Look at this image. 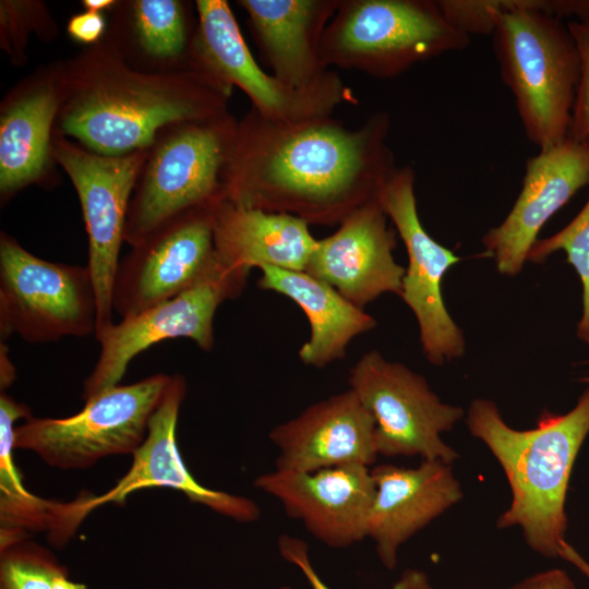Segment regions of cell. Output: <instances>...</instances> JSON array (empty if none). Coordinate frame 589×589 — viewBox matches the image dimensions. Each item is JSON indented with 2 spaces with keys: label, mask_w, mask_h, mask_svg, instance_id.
<instances>
[{
  "label": "cell",
  "mask_w": 589,
  "mask_h": 589,
  "mask_svg": "<svg viewBox=\"0 0 589 589\" xmlns=\"http://www.w3.org/2000/svg\"><path fill=\"white\" fill-rule=\"evenodd\" d=\"M196 9L194 63L228 89L241 88L262 116L293 123L330 117L337 106L353 100L344 83L299 91L265 72L250 52L227 1L199 0Z\"/></svg>",
  "instance_id": "obj_14"
},
{
  "label": "cell",
  "mask_w": 589,
  "mask_h": 589,
  "mask_svg": "<svg viewBox=\"0 0 589 589\" xmlns=\"http://www.w3.org/2000/svg\"><path fill=\"white\" fill-rule=\"evenodd\" d=\"M377 201L407 251L408 266L400 297L416 316L425 358L434 365L461 358L466 351L465 336L442 294L445 274L461 259L423 228L417 211L412 168H396Z\"/></svg>",
  "instance_id": "obj_13"
},
{
  "label": "cell",
  "mask_w": 589,
  "mask_h": 589,
  "mask_svg": "<svg viewBox=\"0 0 589 589\" xmlns=\"http://www.w3.org/2000/svg\"><path fill=\"white\" fill-rule=\"evenodd\" d=\"M64 98L63 80L44 77L17 95L0 119V192L8 199L48 167L50 131Z\"/></svg>",
  "instance_id": "obj_24"
},
{
  "label": "cell",
  "mask_w": 589,
  "mask_h": 589,
  "mask_svg": "<svg viewBox=\"0 0 589 589\" xmlns=\"http://www.w3.org/2000/svg\"><path fill=\"white\" fill-rule=\"evenodd\" d=\"M31 409L8 394L0 395V548L28 538L29 531L48 530L52 501L31 494L13 460L15 422L29 418Z\"/></svg>",
  "instance_id": "obj_25"
},
{
  "label": "cell",
  "mask_w": 589,
  "mask_h": 589,
  "mask_svg": "<svg viewBox=\"0 0 589 589\" xmlns=\"http://www.w3.org/2000/svg\"><path fill=\"white\" fill-rule=\"evenodd\" d=\"M212 208L195 209L166 223L120 261L112 306L122 318L169 300L204 281L231 278L214 248Z\"/></svg>",
  "instance_id": "obj_12"
},
{
  "label": "cell",
  "mask_w": 589,
  "mask_h": 589,
  "mask_svg": "<svg viewBox=\"0 0 589 589\" xmlns=\"http://www.w3.org/2000/svg\"><path fill=\"white\" fill-rule=\"evenodd\" d=\"M268 437L279 453L276 469L313 472L349 465L371 467L378 456L375 421L350 388L275 425Z\"/></svg>",
  "instance_id": "obj_19"
},
{
  "label": "cell",
  "mask_w": 589,
  "mask_h": 589,
  "mask_svg": "<svg viewBox=\"0 0 589 589\" xmlns=\"http://www.w3.org/2000/svg\"><path fill=\"white\" fill-rule=\"evenodd\" d=\"M561 558L573 564L589 578V563L566 540L562 543Z\"/></svg>",
  "instance_id": "obj_33"
},
{
  "label": "cell",
  "mask_w": 589,
  "mask_h": 589,
  "mask_svg": "<svg viewBox=\"0 0 589 589\" xmlns=\"http://www.w3.org/2000/svg\"><path fill=\"white\" fill-rule=\"evenodd\" d=\"M97 298L88 266L49 262L0 237V336L28 342L87 337L97 330Z\"/></svg>",
  "instance_id": "obj_8"
},
{
  "label": "cell",
  "mask_w": 589,
  "mask_h": 589,
  "mask_svg": "<svg viewBox=\"0 0 589 589\" xmlns=\"http://www.w3.org/2000/svg\"><path fill=\"white\" fill-rule=\"evenodd\" d=\"M105 29V20L100 13L85 11L73 15L68 23V32L75 40L91 44L99 39Z\"/></svg>",
  "instance_id": "obj_31"
},
{
  "label": "cell",
  "mask_w": 589,
  "mask_h": 589,
  "mask_svg": "<svg viewBox=\"0 0 589 589\" xmlns=\"http://www.w3.org/2000/svg\"><path fill=\"white\" fill-rule=\"evenodd\" d=\"M261 271L259 287L290 298L308 317L310 338L298 352L305 365L323 368L342 359L351 339L376 325L375 318L363 309L305 272L273 266Z\"/></svg>",
  "instance_id": "obj_23"
},
{
  "label": "cell",
  "mask_w": 589,
  "mask_h": 589,
  "mask_svg": "<svg viewBox=\"0 0 589 589\" xmlns=\"http://www.w3.org/2000/svg\"><path fill=\"white\" fill-rule=\"evenodd\" d=\"M509 589H576V586L566 572L554 568L528 576Z\"/></svg>",
  "instance_id": "obj_32"
},
{
  "label": "cell",
  "mask_w": 589,
  "mask_h": 589,
  "mask_svg": "<svg viewBox=\"0 0 589 589\" xmlns=\"http://www.w3.org/2000/svg\"><path fill=\"white\" fill-rule=\"evenodd\" d=\"M389 128L386 112L353 129L332 117L275 121L251 108L238 123L225 200L309 225L340 224L377 200L397 168L387 145Z\"/></svg>",
  "instance_id": "obj_1"
},
{
  "label": "cell",
  "mask_w": 589,
  "mask_h": 589,
  "mask_svg": "<svg viewBox=\"0 0 589 589\" xmlns=\"http://www.w3.org/2000/svg\"><path fill=\"white\" fill-rule=\"evenodd\" d=\"M539 0H495L493 46L528 140L540 149L569 137L579 58L567 23Z\"/></svg>",
  "instance_id": "obj_4"
},
{
  "label": "cell",
  "mask_w": 589,
  "mask_h": 589,
  "mask_svg": "<svg viewBox=\"0 0 589 589\" xmlns=\"http://www.w3.org/2000/svg\"><path fill=\"white\" fill-rule=\"evenodd\" d=\"M589 184V148L570 137L526 163L522 187L506 218L482 238L500 274L516 276L549 219Z\"/></svg>",
  "instance_id": "obj_17"
},
{
  "label": "cell",
  "mask_w": 589,
  "mask_h": 589,
  "mask_svg": "<svg viewBox=\"0 0 589 589\" xmlns=\"http://www.w3.org/2000/svg\"><path fill=\"white\" fill-rule=\"evenodd\" d=\"M0 589H86L67 567L28 538L0 549Z\"/></svg>",
  "instance_id": "obj_26"
},
{
  "label": "cell",
  "mask_w": 589,
  "mask_h": 589,
  "mask_svg": "<svg viewBox=\"0 0 589 589\" xmlns=\"http://www.w3.org/2000/svg\"><path fill=\"white\" fill-rule=\"evenodd\" d=\"M213 236L220 267L244 283L254 267L304 272L317 244L309 224L299 217L227 200L214 207Z\"/></svg>",
  "instance_id": "obj_22"
},
{
  "label": "cell",
  "mask_w": 589,
  "mask_h": 589,
  "mask_svg": "<svg viewBox=\"0 0 589 589\" xmlns=\"http://www.w3.org/2000/svg\"><path fill=\"white\" fill-rule=\"evenodd\" d=\"M243 287L244 284L231 278L204 281L113 323L96 337L100 351L83 382V400L119 385L130 362L159 341L190 338L202 350H212L216 310L224 301L239 296Z\"/></svg>",
  "instance_id": "obj_15"
},
{
  "label": "cell",
  "mask_w": 589,
  "mask_h": 589,
  "mask_svg": "<svg viewBox=\"0 0 589 589\" xmlns=\"http://www.w3.org/2000/svg\"><path fill=\"white\" fill-rule=\"evenodd\" d=\"M52 155L70 177L82 207L88 236L87 266L97 298V337L113 324L112 292L120 247L132 192L148 152L105 156L59 137L52 144Z\"/></svg>",
  "instance_id": "obj_11"
},
{
  "label": "cell",
  "mask_w": 589,
  "mask_h": 589,
  "mask_svg": "<svg viewBox=\"0 0 589 589\" xmlns=\"http://www.w3.org/2000/svg\"><path fill=\"white\" fill-rule=\"evenodd\" d=\"M387 219L377 200L360 206L317 240L304 272L360 309L386 292L400 296L406 268L394 259L397 232Z\"/></svg>",
  "instance_id": "obj_18"
},
{
  "label": "cell",
  "mask_w": 589,
  "mask_h": 589,
  "mask_svg": "<svg viewBox=\"0 0 589 589\" xmlns=\"http://www.w3.org/2000/svg\"><path fill=\"white\" fill-rule=\"evenodd\" d=\"M185 393V378L180 374L171 375L164 397L149 420L147 435L132 454L129 471L112 489L99 496H81L70 503H52L48 529L52 544H64L95 508L107 503L123 505L129 494L147 488L180 491L191 502L238 522H253L260 518L261 509L254 501L206 488L185 467L176 442V428Z\"/></svg>",
  "instance_id": "obj_9"
},
{
  "label": "cell",
  "mask_w": 589,
  "mask_h": 589,
  "mask_svg": "<svg viewBox=\"0 0 589 589\" xmlns=\"http://www.w3.org/2000/svg\"><path fill=\"white\" fill-rule=\"evenodd\" d=\"M375 496L369 515L368 538L385 567L393 569L398 549L462 498L452 467L422 460L413 468L378 465L371 469Z\"/></svg>",
  "instance_id": "obj_21"
},
{
  "label": "cell",
  "mask_w": 589,
  "mask_h": 589,
  "mask_svg": "<svg viewBox=\"0 0 589 589\" xmlns=\"http://www.w3.org/2000/svg\"><path fill=\"white\" fill-rule=\"evenodd\" d=\"M349 386L375 421L378 455L420 456L449 465L458 458L441 435L465 417V410L443 402L419 373L371 350L351 368Z\"/></svg>",
  "instance_id": "obj_10"
},
{
  "label": "cell",
  "mask_w": 589,
  "mask_h": 589,
  "mask_svg": "<svg viewBox=\"0 0 589 589\" xmlns=\"http://www.w3.org/2000/svg\"><path fill=\"white\" fill-rule=\"evenodd\" d=\"M13 365L11 364L5 348L1 342V388L3 389V387L10 385L13 382Z\"/></svg>",
  "instance_id": "obj_34"
},
{
  "label": "cell",
  "mask_w": 589,
  "mask_h": 589,
  "mask_svg": "<svg viewBox=\"0 0 589 589\" xmlns=\"http://www.w3.org/2000/svg\"><path fill=\"white\" fill-rule=\"evenodd\" d=\"M237 129L226 111L177 124L159 141L131 196L125 242L134 247L176 217L226 199L225 175Z\"/></svg>",
  "instance_id": "obj_6"
},
{
  "label": "cell",
  "mask_w": 589,
  "mask_h": 589,
  "mask_svg": "<svg viewBox=\"0 0 589 589\" xmlns=\"http://www.w3.org/2000/svg\"><path fill=\"white\" fill-rule=\"evenodd\" d=\"M63 80L62 131L91 152L121 156L147 149L164 127L227 111L230 89L197 65L143 73L95 55Z\"/></svg>",
  "instance_id": "obj_2"
},
{
  "label": "cell",
  "mask_w": 589,
  "mask_h": 589,
  "mask_svg": "<svg viewBox=\"0 0 589 589\" xmlns=\"http://www.w3.org/2000/svg\"><path fill=\"white\" fill-rule=\"evenodd\" d=\"M135 32L144 51L158 59L176 58L187 44L184 12L179 1L133 2Z\"/></svg>",
  "instance_id": "obj_27"
},
{
  "label": "cell",
  "mask_w": 589,
  "mask_h": 589,
  "mask_svg": "<svg viewBox=\"0 0 589 589\" xmlns=\"http://www.w3.org/2000/svg\"><path fill=\"white\" fill-rule=\"evenodd\" d=\"M82 3L86 11L100 13L103 10L111 7L115 2L111 0H84Z\"/></svg>",
  "instance_id": "obj_35"
},
{
  "label": "cell",
  "mask_w": 589,
  "mask_h": 589,
  "mask_svg": "<svg viewBox=\"0 0 589 589\" xmlns=\"http://www.w3.org/2000/svg\"><path fill=\"white\" fill-rule=\"evenodd\" d=\"M340 0H241L273 75L299 91L342 84L321 58L324 32Z\"/></svg>",
  "instance_id": "obj_20"
},
{
  "label": "cell",
  "mask_w": 589,
  "mask_h": 589,
  "mask_svg": "<svg viewBox=\"0 0 589 589\" xmlns=\"http://www.w3.org/2000/svg\"><path fill=\"white\" fill-rule=\"evenodd\" d=\"M563 251L574 267L582 287V313L577 324V337L589 345V197L580 212L563 229L538 239L527 261L542 263L554 252Z\"/></svg>",
  "instance_id": "obj_28"
},
{
  "label": "cell",
  "mask_w": 589,
  "mask_h": 589,
  "mask_svg": "<svg viewBox=\"0 0 589 589\" xmlns=\"http://www.w3.org/2000/svg\"><path fill=\"white\" fill-rule=\"evenodd\" d=\"M469 43L437 1L340 0L324 32L321 58L327 68L389 79Z\"/></svg>",
  "instance_id": "obj_5"
},
{
  "label": "cell",
  "mask_w": 589,
  "mask_h": 589,
  "mask_svg": "<svg viewBox=\"0 0 589 589\" xmlns=\"http://www.w3.org/2000/svg\"><path fill=\"white\" fill-rule=\"evenodd\" d=\"M278 549L281 556L289 563L296 565L305 576L312 589H330L315 572L309 556L308 544L289 534H281L278 538ZM281 589H291L283 587ZM393 589H433L426 574L418 569H407L395 582Z\"/></svg>",
  "instance_id": "obj_30"
},
{
  "label": "cell",
  "mask_w": 589,
  "mask_h": 589,
  "mask_svg": "<svg viewBox=\"0 0 589 589\" xmlns=\"http://www.w3.org/2000/svg\"><path fill=\"white\" fill-rule=\"evenodd\" d=\"M254 485L278 500L289 517L302 521L327 546L344 549L368 538L375 496L370 467L349 465L313 472L275 468L256 477Z\"/></svg>",
  "instance_id": "obj_16"
},
{
  "label": "cell",
  "mask_w": 589,
  "mask_h": 589,
  "mask_svg": "<svg viewBox=\"0 0 589 589\" xmlns=\"http://www.w3.org/2000/svg\"><path fill=\"white\" fill-rule=\"evenodd\" d=\"M579 58V82L569 137L589 148V20L567 22Z\"/></svg>",
  "instance_id": "obj_29"
},
{
  "label": "cell",
  "mask_w": 589,
  "mask_h": 589,
  "mask_svg": "<svg viewBox=\"0 0 589 589\" xmlns=\"http://www.w3.org/2000/svg\"><path fill=\"white\" fill-rule=\"evenodd\" d=\"M466 423L496 458L510 486L512 501L497 518V528L519 527L531 550L561 558L568 482L589 434V387L572 410L544 411L529 430L508 425L496 404L483 398L471 401Z\"/></svg>",
  "instance_id": "obj_3"
},
{
  "label": "cell",
  "mask_w": 589,
  "mask_h": 589,
  "mask_svg": "<svg viewBox=\"0 0 589 589\" xmlns=\"http://www.w3.org/2000/svg\"><path fill=\"white\" fill-rule=\"evenodd\" d=\"M170 381L171 375L157 373L119 384L87 399L71 417L31 416L15 426L14 447L65 470L86 469L108 456L132 455L144 442Z\"/></svg>",
  "instance_id": "obj_7"
},
{
  "label": "cell",
  "mask_w": 589,
  "mask_h": 589,
  "mask_svg": "<svg viewBox=\"0 0 589 589\" xmlns=\"http://www.w3.org/2000/svg\"><path fill=\"white\" fill-rule=\"evenodd\" d=\"M582 381L589 384V377H585Z\"/></svg>",
  "instance_id": "obj_36"
}]
</instances>
